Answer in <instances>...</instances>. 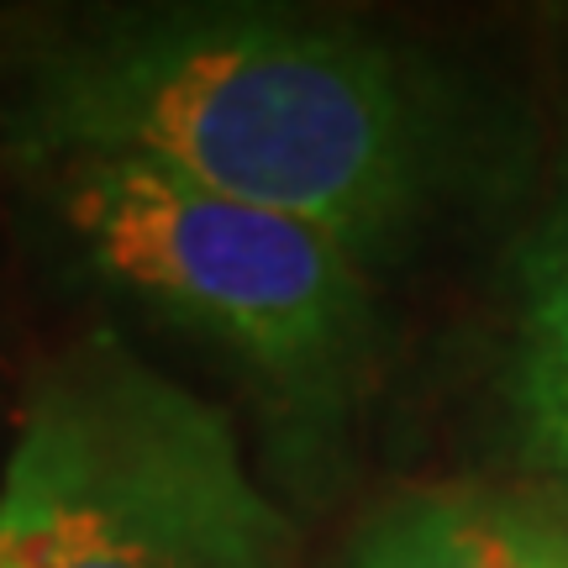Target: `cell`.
Returning a JSON list of instances; mask_svg holds the SVG:
<instances>
[{"mask_svg":"<svg viewBox=\"0 0 568 568\" xmlns=\"http://www.w3.org/2000/svg\"><path fill=\"white\" fill-rule=\"evenodd\" d=\"M6 163L148 159L385 258L464 190L468 105L347 21L148 6L48 21L0 59Z\"/></svg>","mask_w":568,"mask_h":568,"instance_id":"cell-1","label":"cell"},{"mask_svg":"<svg viewBox=\"0 0 568 568\" xmlns=\"http://www.w3.org/2000/svg\"><path fill=\"white\" fill-rule=\"evenodd\" d=\"M17 174L80 280L222 347L305 458L337 447L379 337L358 253L148 159L74 153L17 163Z\"/></svg>","mask_w":568,"mask_h":568,"instance_id":"cell-2","label":"cell"},{"mask_svg":"<svg viewBox=\"0 0 568 568\" xmlns=\"http://www.w3.org/2000/svg\"><path fill=\"white\" fill-rule=\"evenodd\" d=\"M290 548L226 410L122 337L38 379L0 479V568H290Z\"/></svg>","mask_w":568,"mask_h":568,"instance_id":"cell-3","label":"cell"},{"mask_svg":"<svg viewBox=\"0 0 568 568\" xmlns=\"http://www.w3.org/2000/svg\"><path fill=\"white\" fill-rule=\"evenodd\" d=\"M506 400L521 458L568 495V201L552 205L516 258Z\"/></svg>","mask_w":568,"mask_h":568,"instance_id":"cell-4","label":"cell"},{"mask_svg":"<svg viewBox=\"0 0 568 568\" xmlns=\"http://www.w3.org/2000/svg\"><path fill=\"white\" fill-rule=\"evenodd\" d=\"M343 568H568V537L489 495H400L364 521Z\"/></svg>","mask_w":568,"mask_h":568,"instance_id":"cell-5","label":"cell"}]
</instances>
